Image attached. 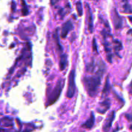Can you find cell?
I'll list each match as a JSON object with an SVG mask.
<instances>
[{
  "mask_svg": "<svg viewBox=\"0 0 132 132\" xmlns=\"http://www.w3.org/2000/svg\"><path fill=\"white\" fill-rule=\"evenodd\" d=\"M67 63H68V56L66 54H62L60 60V69L61 71L64 70L66 68Z\"/></svg>",
  "mask_w": 132,
  "mask_h": 132,
  "instance_id": "30bf717a",
  "label": "cell"
},
{
  "mask_svg": "<svg viewBox=\"0 0 132 132\" xmlns=\"http://www.w3.org/2000/svg\"><path fill=\"white\" fill-rule=\"evenodd\" d=\"M112 18H113V21L114 26L115 28L118 30V29H120L122 27V18H121V16L119 14V13L117 11L116 9H114L113 12L112 14Z\"/></svg>",
  "mask_w": 132,
  "mask_h": 132,
  "instance_id": "277c9868",
  "label": "cell"
},
{
  "mask_svg": "<svg viewBox=\"0 0 132 132\" xmlns=\"http://www.w3.org/2000/svg\"><path fill=\"white\" fill-rule=\"evenodd\" d=\"M21 5H22V14L23 16H27L29 14V9L26 4L25 0H21Z\"/></svg>",
  "mask_w": 132,
  "mask_h": 132,
  "instance_id": "9a60e30c",
  "label": "cell"
},
{
  "mask_svg": "<svg viewBox=\"0 0 132 132\" xmlns=\"http://www.w3.org/2000/svg\"><path fill=\"white\" fill-rule=\"evenodd\" d=\"M93 49L94 51L98 53V47H97V44L96 43V40L95 39H93Z\"/></svg>",
  "mask_w": 132,
  "mask_h": 132,
  "instance_id": "e0dca14e",
  "label": "cell"
},
{
  "mask_svg": "<svg viewBox=\"0 0 132 132\" xmlns=\"http://www.w3.org/2000/svg\"><path fill=\"white\" fill-rule=\"evenodd\" d=\"M126 118L127 119V120L129 122H132V113H128L125 115Z\"/></svg>",
  "mask_w": 132,
  "mask_h": 132,
  "instance_id": "ac0fdd59",
  "label": "cell"
},
{
  "mask_svg": "<svg viewBox=\"0 0 132 132\" xmlns=\"http://www.w3.org/2000/svg\"><path fill=\"white\" fill-rule=\"evenodd\" d=\"M75 93V70H72L69 76L67 96L69 98H71L74 96Z\"/></svg>",
  "mask_w": 132,
  "mask_h": 132,
  "instance_id": "3957f363",
  "label": "cell"
},
{
  "mask_svg": "<svg viewBox=\"0 0 132 132\" xmlns=\"http://www.w3.org/2000/svg\"><path fill=\"white\" fill-rule=\"evenodd\" d=\"M87 5V8H88V29L89 31L91 33L93 32V15L92 12H91V9L90 7H89L88 5Z\"/></svg>",
  "mask_w": 132,
  "mask_h": 132,
  "instance_id": "9c48e42d",
  "label": "cell"
},
{
  "mask_svg": "<svg viewBox=\"0 0 132 132\" xmlns=\"http://www.w3.org/2000/svg\"><path fill=\"white\" fill-rule=\"evenodd\" d=\"M124 4H123V12L124 13L132 14V7L128 3V0H123Z\"/></svg>",
  "mask_w": 132,
  "mask_h": 132,
  "instance_id": "8fae6325",
  "label": "cell"
},
{
  "mask_svg": "<svg viewBox=\"0 0 132 132\" xmlns=\"http://www.w3.org/2000/svg\"><path fill=\"white\" fill-rule=\"evenodd\" d=\"M94 123H95V116H94V114L93 113H91L89 119L86 120L82 126L83 128H87V129H91L93 126Z\"/></svg>",
  "mask_w": 132,
  "mask_h": 132,
  "instance_id": "ba28073f",
  "label": "cell"
},
{
  "mask_svg": "<svg viewBox=\"0 0 132 132\" xmlns=\"http://www.w3.org/2000/svg\"><path fill=\"white\" fill-rule=\"evenodd\" d=\"M115 117V111H111V113L109 115V116L108 117L106 120H105L104 124L103 126V131L104 132H107L110 130V129L111 128V126H112L113 121Z\"/></svg>",
  "mask_w": 132,
  "mask_h": 132,
  "instance_id": "8992f818",
  "label": "cell"
},
{
  "mask_svg": "<svg viewBox=\"0 0 132 132\" xmlns=\"http://www.w3.org/2000/svg\"><path fill=\"white\" fill-rule=\"evenodd\" d=\"M54 38H55L56 45H57V47H58V49H59L60 51H62V45H60V44L59 36H58V29H57L55 31V34H54Z\"/></svg>",
  "mask_w": 132,
  "mask_h": 132,
  "instance_id": "4fadbf2b",
  "label": "cell"
},
{
  "mask_svg": "<svg viewBox=\"0 0 132 132\" xmlns=\"http://www.w3.org/2000/svg\"><path fill=\"white\" fill-rule=\"evenodd\" d=\"M110 89V81H109V77H108V78H106L105 86L104 87L103 90H102V93H103V95H106L108 93H109Z\"/></svg>",
  "mask_w": 132,
  "mask_h": 132,
  "instance_id": "5bb4252c",
  "label": "cell"
},
{
  "mask_svg": "<svg viewBox=\"0 0 132 132\" xmlns=\"http://www.w3.org/2000/svg\"><path fill=\"white\" fill-rule=\"evenodd\" d=\"M110 107V100H109V99H106L104 101H103V102L101 104L100 108L98 109L97 111H98L100 113L104 114L109 110Z\"/></svg>",
  "mask_w": 132,
  "mask_h": 132,
  "instance_id": "52a82bcc",
  "label": "cell"
},
{
  "mask_svg": "<svg viewBox=\"0 0 132 132\" xmlns=\"http://www.w3.org/2000/svg\"><path fill=\"white\" fill-rule=\"evenodd\" d=\"M96 64L95 63V61L94 60H93L90 63H89L88 64L86 65V70L87 72H89V73H93V72L95 71V68H96Z\"/></svg>",
  "mask_w": 132,
  "mask_h": 132,
  "instance_id": "7c38bea8",
  "label": "cell"
},
{
  "mask_svg": "<svg viewBox=\"0 0 132 132\" xmlns=\"http://www.w3.org/2000/svg\"><path fill=\"white\" fill-rule=\"evenodd\" d=\"M73 29V25L71 21H66L62 25V29H61V38H65L68 36V33L71 30Z\"/></svg>",
  "mask_w": 132,
  "mask_h": 132,
  "instance_id": "5b68a950",
  "label": "cell"
},
{
  "mask_svg": "<svg viewBox=\"0 0 132 132\" xmlns=\"http://www.w3.org/2000/svg\"><path fill=\"white\" fill-rule=\"evenodd\" d=\"M76 7L78 14L79 16H82L83 14V9H82V5L80 2H78L76 3Z\"/></svg>",
  "mask_w": 132,
  "mask_h": 132,
  "instance_id": "2e32d148",
  "label": "cell"
},
{
  "mask_svg": "<svg viewBox=\"0 0 132 132\" xmlns=\"http://www.w3.org/2000/svg\"><path fill=\"white\" fill-rule=\"evenodd\" d=\"M128 19H129V20L130 21V22L132 23V16H129V17H128Z\"/></svg>",
  "mask_w": 132,
  "mask_h": 132,
  "instance_id": "44dd1931",
  "label": "cell"
},
{
  "mask_svg": "<svg viewBox=\"0 0 132 132\" xmlns=\"http://www.w3.org/2000/svg\"><path fill=\"white\" fill-rule=\"evenodd\" d=\"M60 0H50V2H51V5L52 6H54V5L56 4L58 2H59Z\"/></svg>",
  "mask_w": 132,
  "mask_h": 132,
  "instance_id": "d6986e66",
  "label": "cell"
},
{
  "mask_svg": "<svg viewBox=\"0 0 132 132\" xmlns=\"http://www.w3.org/2000/svg\"><path fill=\"white\" fill-rule=\"evenodd\" d=\"M103 75L96 72L95 76L86 77L84 78L83 82L86 87L87 94L90 96H95L98 93V89L101 84V79Z\"/></svg>",
  "mask_w": 132,
  "mask_h": 132,
  "instance_id": "6da1fadb",
  "label": "cell"
},
{
  "mask_svg": "<svg viewBox=\"0 0 132 132\" xmlns=\"http://www.w3.org/2000/svg\"><path fill=\"white\" fill-rule=\"evenodd\" d=\"M130 93L132 95V80H131V84H130Z\"/></svg>",
  "mask_w": 132,
  "mask_h": 132,
  "instance_id": "ffe728a7",
  "label": "cell"
},
{
  "mask_svg": "<svg viewBox=\"0 0 132 132\" xmlns=\"http://www.w3.org/2000/svg\"><path fill=\"white\" fill-rule=\"evenodd\" d=\"M0 132H9V131H6V130H4V129H0Z\"/></svg>",
  "mask_w": 132,
  "mask_h": 132,
  "instance_id": "7402d4cb",
  "label": "cell"
},
{
  "mask_svg": "<svg viewBox=\"0 0 132 132\" xmlns=\"http://www.w3.org/2000/svg\"><path fill=\"white\" fill-rule=\"evenodd\" d=\"M63 85H64V80L60 79L58 81L55 87L52 90L51 93H50V96L48 98L47 106L52 105L58 100L61 95Z\"/></svg>",
  "mask_w": 132,
  "mask_h": 132,
  "instance_id": "7a4b0ae2",
  "label": "cell"
}]
</instances>
